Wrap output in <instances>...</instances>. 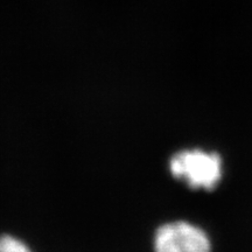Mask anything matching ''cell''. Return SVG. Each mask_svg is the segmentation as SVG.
Wrapping results in <instances>:
<instances>
[{
  "label": "cell",
  "mask_w": 252,
  "mask_h": 252,
  "mask_svg": "<svg viewBox=\"0 0 252 252\" xmlns=\"http://www.w3.org/2000/svg\"><path fill=\"white\" fill-rule=\"evenodd\" d=\"M172 174L189 187L213 189L222 178V161L216 153L201 150L184 151L169 162Z\"/></svg>",
  "instance_id": "6da1fadb"
},
{
  "label": "cell",
  "mask_w": 252,
  "mask_h": 252,
  "mask_svg": "<svg viewBox=\"0 0 252 252\" xmlns=\"http://www.w3.org/2000/svg\"><path fill=\"white\" fill-rule=\"evenodd\" d=\"M0 252H32L20 239L5 235L0 237Z\"/></svg>",
  "instance_id": "3957f363"
},
{
  "label": "cell",
  "mask_w": 252,
  "mask_h": 252,
  "mask_svg": "<svg viewBox=\"0 0 252 252\" xmlns=\"http://www.w3.org/2000/svg\"><path fill=\"white\" fill-rule=\"evenodd\" d=\"M154 252H210V242L197 226L173 222L158 229Z\"/></svg>",
  "instance_id": "7a4b0ae2"
}]
</instances>
